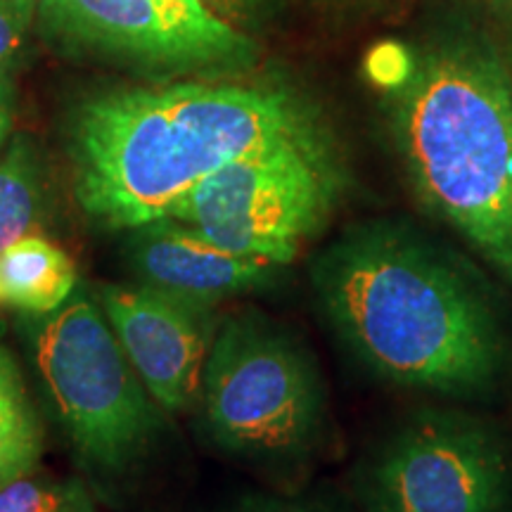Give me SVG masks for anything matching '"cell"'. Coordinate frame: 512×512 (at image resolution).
<instances>
[{
    "label": "cell",
    "mask_w": 512,
    "mask_h": 512,
    "mask_svg": "<svg viewBox=\"0 0 512 512\" xmlns=\"http://www.w3.org/2000/svg\"><path fill=\"white\" fill-rule=\"evenodd\" d=\"M309 275L332 335L384 382L477 399L510 375L512 342L491 292L406 223L351 226L313 256Z\"/></svg>",
    "instance_id": "1"
},
{
    "label": "cell",
    "mask_w": 512,
    "mask_h": 512,
    "mask_svg": "<svg viewBox=\"0 0 512 512\" xmlns=\"http://www.w3.org/2000/svg\"><path fill=\"white\" fill-rule=\"evenodd\" d=\"M323 133L318 102L283 79L110 88L69 112L72 190L93 223L131 230L235 159Z\"/></svg>",
    "instance_id": "2"
},
{
    "label": "cell",
    "mask_w": 512,
    "mask_h": 512,
    "mask_svg": "<svg viewBox=\"0 0 512 512\" xmlns=\"http://www.w3.org/2000/svg\"><path fill=\"white\" fill-rule=\"evenodd\" d=\"M384 91L415 197L512 287L510 69L482 43H437Z\"/></svg>",
    "instance_id": "3"
},
{
    "label": "cell",
    "mask_w": 512,
    "mask_h": 512,
    "mask_svg": "<svg viewBox=\"0 0 512 512\" xmlns=\"http://www.w3.org/2000/svg\"><path fill=\"white\" fill-rule=\"evenodd\" d=\"M17 328L46 411L83 470L102 482L136 472L169 413L140 382L91 287L79 280L43 316L19 313Z\"/></svg>",
    "instance_id": "4"
},
{
    "label": "cell",
    "mask_w": 512,
    "mask_h": 512,
    "mask_svg": "<svg viewBox=\"0 0 512 512\" xmlns=\"http://www.w3.org/2000/svg\"><path fill=\"white\" fill-rule=\"evenodd\" d=\"M202 430L226 456L302 465L328 432V392L311 349L256 309L223 316L204 368Z\"/></svg>",
    "instance_id": "5"
},
{
    "label": "cell",
    "mask_w": 512,
    "mask_h": 512,
    "mask_svg": "<svg viewBox=\"0 0 512 512\" xmlns=\"http://www.w3.org/2000/svg\"><path fill=\"white\" fill-rule=\"evenodd\" d=\"M344 190L347 169L330 131L235 159L197 183L166 216L233 252L290 266L328 226Z\"/></svg>",
    "instance_id": "6"
},
{
    "label": "cell",
    "mask_w": 512,
    "mask_h": 512,
    "mask_svg": "<svg viewBox=\"0 0 512 512\" xmlns=\"http://www.w3.org/2000/svg\"><path fill=\"white\" fill-rule=\"evenodd\" d=\"M356 486L366 512H512V451L491 420L420 408L370 453Z\"/></svg>",
    "instance_id": "7"
},
{
    "label": "cell",
    "mask_w": 512,
    "mask_h": 512,
    "mask_svg": "<svg viewBox=\"0 0 512 512\" xmlns=\"http://www.w3.org/2000/svg\"><path fill=\"white\" fill-rule=\"evenodd\" d=\"M38 12L76 48L159 72H233L256 55L200 0H38Z\"/></svg>",
    "instance_id": "8"
},
{
    "label": "cell",
    "mask_w": 512,
    "mask_h": 512,
    "mask_svg": "<svg viewBox=\"0 0 512 512\" xmlns=\"http://www.w3.org/2000/svg\"><path fill=\"white\" fill-rule=\"evenodd\" d=\"M133 370L166 413L197 411L204 368L219 330L216 304L143 283L93 287Z\"/></svg>",
    "instance_id": "9"
},
{
    "label": "cell",
    "mask_w": 512,
    "mask_h": 512,
    "mask_svg": "<svg viewBox=\"0 0 512 512\" xmlns=\"http://www.w3.org/2000/svg\"><path fill=\"white\" fill-rule=\"evenodd\" d=\"M124 254L136 283L219 306L268 290L285 266L238 254L171 216L126 230Z\"/></svg>",
    "instance_id": "10"
},
{
    "label": "cell",
    "mask_w": 512,
    "mask_h": 512,
    "mask_svg": "<svg viewBox=\"0 0 512 512\" xmlns=\"http://www.w3.org/2000/svg\"><path fill=\"white\" fill-rule=\"evenodd\" d=\"M79 285L74 259L43 235H27L0 252V302L43 316L67 302Z\"/></svg>",
    "instance_id": "11"
},
{
    "label": "cell",
    "mask_w": 512,
    "mask_h": 512,
    "mask_svg": "<svg viewBox=\"0 0 512 512\" xmlns=\"http://www.w3.org/2000/svg\"><path fill=\"white\" fill-rule=\"evenodd\" d=\"M43 453V415L17 356L0 344V486L36 472Z\"/></svg>",
    "instance_id": "12"
},
{
    "label": "cell",
    "mask_w": 512,
    "mask_h": 512,
    "mask_svg": "<svg viewBox=\"0 0 512 512\" xmlns=\"http://www.w3.org/2000/svg\"><path fill=\"white\" fill-rule=\"evenodd\" d=\"M46 216V185L36 147L15 136L0 150V252L36 235Z\"/></svg>",
    "instance_id": "13"
},
{
    "label": "cell",
    "mask_w": 512,
    "mask_h": 512,
    "mask_svg": "<svg viewBox=\"0 0 512 512\" xmlns=\"http://www.w3.org/2000/svg\"><path fill=\"white\" fill-rule=\"evenodd\" d=\"M0 512H100L81 479L31 472L0 486Z\"/></svg>",
    "instance_id": "14"
},
{
    "label": "cell",
    "mask_w": 512,
    "mask_h": 512,
    "mask_svg": "<svg viewBox=\"0 0 512 512\" xmlns=\"http://www.w3.org/2000/svg\"><path fill=\"white\" fill-rule=\"evenodd\" d=\"M38 0H0V67H8L34 22Z\"/></svg>",
    "instance_id": "15"
},
{
    "label": "cell",
    "mask_w": 512,
    "mask_h": 512,
    "mask_svg": "<svg viewBox=\"0 0 512 512\" xmlns=\"http://www.w3.org/2000/svg\"><path fill=\"white\" fill-rule=\"evenodd\" d=\"M200 3L207 5L216 17H221L230 27L245 31L256 27L266 17L271 0H200Z\"/></svg>",
    "instance_id": "16"
},
{
    "label": "cell",
    "mask_w": 512,
    "mask_h": 512,
    "mask_svg": "<svg viewBox=\"0 0 512 512\" xmlns=\"http://www.w3.org/2000/svg\"><path fill=\"white\" fill-rule=\"evenodd\" d=\"M15 124V86L8 67H0V150L8 145Z\"/></svg>",
    "instance_id": "17"
},
{
    "label": "cell",
    "mask_w": 512,
    "mask_h": 512,
    "mask_svg": "<svg viewBox=\"0 0 512 512\" xmlns=\"http://www.w3.org/2000/svg\"><path fill=\"white\" fill-rule=\"evenodd\" d=\"M235 512H330L328 508L309 501H290V498H259L249 501Z\"/></svg>",
    "instance_id": "18"
}]
</instances>
